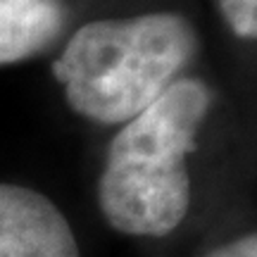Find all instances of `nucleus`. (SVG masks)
<instances>
[{
	"mask_svg": "<svg viewBox=\"0 0 257 257\" xmlns=\"http://www.w3.org/2000/svg\"><path fill=\"white\" fill-rule=\"evenodd\" d=\"M195 48V29L176 12L95 19L72 34L53 76L83 119L126 124L179 79Z\"/></svg>",
	"mask_w": 257,
	"mask_h": 257,
	"instance_id": "obj_2",
	"label": "nucleus"
},
{
	"mask_svg": "<svg viewBox=\"0 0 257 257\" xmlns=\"http://www.w3.org/2000/svg\"><path fill=\"white\" fill-rule=\"evenodd\" d=\"M210 105L207 83L186 76L119 128L98 179V205L112 229L162 238L181 226L191 207L186 157Z\"/></svg>",
	"mask_w": 257,
	"mask_h": 257,
	"instance_id": "obj_1",
	"label": "nucleus"
},
{
	"mask_svg": "<svg viewBox=\"0 0 257 257\" xmlns=\"http://www.w3.org/2000/svg\"><path fill=\"white\" fill-rule=\"evenodd\" d=\"M219 10L238 38L257 36V0H219Z\"/></svg>",
	"mask_w": 257,
	"mask_h": 257,
	"instance_id": "obj_5",
	"label": "nucleus"
},
{
	"mask_svg": "<svg viewBox=\"0 0 257 257\" xmlns=\"http://www.w3.org/2000/svg\"><path fill=\"white\" fill-rule=\"evenodd\" d=\"M207 257H257V238L255 233H248L238 240L224 243L219 248H214Z\"/></svg>",
	"mask_w": 257,
	"mask_h": 257,
	"instance_id": "obj_6",
	"label": "nucleus"
},
{
	"mask_svg": "<svg viewBox=\"0 0 257 257\" xmlns=\"http://www.w3.org/2000/svg\"><path fill=\"white\" fill-rule=\"evenodd\" d=\"M0 257H81L69 221L43 193L0 184Z\"/></svg>",
	"mask_w": 257,
	"mask_h": 257,
	"instance_id": "obj_3",
	"label": "nucleus"
},
{
	"mask_svg": "<svg viewBox=\"0 0 257 257\" xmlns=\"http://www.w3.org/2000/svg\"><path fill=\"white\" fill-rule=\"evenodd\" d=\"M67 22L62 0H0V67L43 53Z\"/></svg>",
	"mask_w": 257,
	"mask_h": 257,
	"instance_id": "obj_4",
	"label": "nucleus"
}]
</instances>
